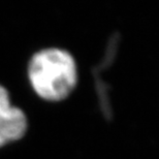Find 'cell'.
Here are the masks:
<instances>
[{"label": "cell", "mask_w": 159, "mask_h": 159, "mask_svg": "<svg viewBox=\"0 0 159 159\" xmlns=\"http://www.w3.org/2000/svg\"><path fill=\"white\" fill-rule=\"evenodd\" d=\"M28 77L39 97L50 101L62 100L77 85V64L67 51L57 48L44 49L30 59Z\"/></svg>", "instance_id": "6da1fadb"}, {"label": "cell", "mask_w": 159, "mask_h": 159, "mask_svg": "<svg viewBox=\"0 0 159 159\" xmlns=\"http://www.w3.org/2000/svg\"><path fill=\"white\" fill-rule=\"evenodd\" d=\"M27 130L24 112L12 106L5 88L0 86V147L20 139Z\"/></svg>", "instance_id": "7a4b0ae2"}]
</instances>
